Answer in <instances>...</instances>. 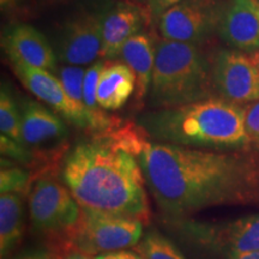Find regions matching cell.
Wrapping results in <instances>:
<instances>
[{"label":"cell","mask_w":259,"mask_h":259,"mask_svg":"<svg viewBox=\"0 0 259 259\" xmlns=\"http://www.w3.org/2000/svg\"><path fill=\"white\" fill-rule=\"evenodd\" d=\"M219 0H183L160 17L161 35L163 38L185 44L199 45L216 31Z\"/></svg>","instance_id":"9"},{"label":"cell","mask_w":259,"mask_h":259,"mask_svg":"<svg viewBox=\"0 0 259 259\" xmlns=\"http://www.w3.org/2000/svg\"><path fill=\"white\" fill-rule=\"evenodd\" d=\"M14 259H54L53 254L45 251H28L17 255Z\"/></svg>","instance_id":"28"},{"label":"cell","mask_w":259,"mask_h":259,"mask_svg":"<svg viewBox=\"0 0 259 259\" xmlns=\"http://www.w3.org/2000/svg\"><path fill=\"white\" fill-rule=\"evenodd\" d=\"M138 160L163 218L202 210L259 204V150H210L148 141L138 128L112 134Z\"/></svg>","instance_id":"1"},{"label":"cell","mask_w":259,"mask_h":259,"mask_svg":"<svg viewBox=\"0 0 259 259\" xmlns=\"http://www.w3.org/2000/svg\"><path fill=\"white\" fill-rule=\"evenodd\" d=\"M212 84L218 97L235 105L259 100V69L240 51H221L212 63Z\"/></svg>","instance_id":"10"},{"label":"cell","mask_w":259,"mask_h":259,"mask_svg":"<svg viewBox=\"0 0 259 259\" xmlns=\"http://www.w3.org/2000/svg\"><path fill=\"white\" fill-rule=\"evenodd\" d=\"M155 109L170 108L215 97L212 64L198 45L161 40L149 88Z\"/></svg>","instance_id":"4"},{"label":"cell","mask_w":259,"mask_h":259,"mask_svg":"<svg viewBox=\"0 0 259 259\" xmlns=\"http://www.w3.org/2000/svg\"><path fill=\"white\" fill-rule=\"evenodd\" d=\"M138 126L158 143L210 150L252 147L245 127V108L221 97L154 109L139 116Z\"/></svg>","instance_id":"3"},{"label":"cell","mask_w":259,"mask_h":259,"mask_svg":"<svg viewBox=\"0 0 259 259\" xmlns=\"http://www.w3.org/2000/svg\"><path fill=\"white\" fill-rule=\"evenodd\" d=\"M29 211L32 227L47 239L52 253L69 250L70 239L82 220L83 209L63 181L44 174L32 181Z\"/></svg>","instance_id":"6"},{"label":"cell","mask_w":259,"mask_h":259,"mask_svg":"<svg viewBox=\"0 0 259 259\" xmlns=\"http://www.w3.org/2000/svg\"><path fill=\"white\" fill-rule=\"evenodd\" d=\"M105 15L82 14L67 21L57 40L56 54L65 65L87 66L102 56Z\"/></svg>","instance_id":"11"},{"label":"cell","mask_w":259,"mask_h":259,"mask_svg":"<svg viewBox=\"0 0 259 259\" xmlns=\"http://www.w3.org/2000/svg\"><path fill=\"white\" fill-rule=\"evenodd\" d=\"M143 259H187L178 246L157 229H149L135 247Z\"/></svg>","instance_id":"19"},{"label":"cell","mask_w":259,"mask_h":259,"mask_svg":"<svg viewBox=\"0 0 259 259\" xmlns=\"http://www.w3.org/2000/svg\"><path fill=\"white\" fill-rule=\"evenodd\" d=\"M144 17L137 6L128 3H119L103 17L102 24V58L113 59L118 57L124 45L138 34Z\"/></svg>","instance_id":"14"},{"label":"cell","mask_w":259,"mask_h":259,"mask_svg":"<svg viewBox=\"0 0 259 259\" xmlns=\"http://www.w3.org/2000/svg\"><path fill=\"white\" fill-rule=\"evenodd\" d=\"M0 130L2 135L23 143L21 131V109L4 87L0 93Z\"/></svg>","instance_id":"20"},{"label":"cell","mask_w":259,"mask_h":259,"mask_svg":"<svg viewBox=\"0 0 259 259\" xmlns=\"http://www.w3.org/2000/svg\"><path fill=\"white\" fill-rule=\"evenodd\" d=\"M21 2L22 0H0V5H2L3 10H8L10 8H14Z\"/></svg>","instance_id":"29"},{"label":"cell","mask_w":259,"mask_h":259,"mask_svg":"<svg viewBox=\"0 0 259 259\" xmlns=\"http://www.w3.org/2000/svg\"><path fill=\"white\" fill-rule=\"evenodd\" d=\"M57 76L63 84L65 92L77 105L87 108L84 105L83 82L87 69L84 66H74V65H64L57 66ZM88 109V108H87Z\"/></svg>","instance_id":"21"},{"label":"cell","mask_w":259,"mask_h":259,"mask_svg":"<svg viewBox=\"0 0 259 259\" xmlns=\"http://www.w3.org/2000/svg\"><path fill=\"white\" fill-rule=\"evenodd\" d=\"M94 259H143V257L135 250H121L97 254Z\"/></svg>","instance_id":"26"},{"label":"cell","mask_w":259,"mask_h":259,"mask_svg":"<svg viewBox=\"0 0 259 259\" xmlns=\"http://www.w3.org/2000/svg\"><path fill=\"white\" fill-rule=\"evenodd\" d=\"M136 90V77L125 63L106 64L97 84V105L105 111L121 108Z\"/></svg>","instance_id":"16"},{"label":"cell","mask_w":259,"mask_h":259,"mask_svg":"<svg viewBox=\"0 0 259 259\" xmlns=\"http://www.w3.org/2000/svg\"><path fill=\"white\" fill-rule=\"evenodd\" d=\"M183 2V0H153L150 3L151 4V11L155 16H160L163 14L164 11H167L168 9H170L171 6H174L178 3Z\"/></svg>","instance_id":"27"},{"label":"cell","mask_w":259,"mask_h":259,"mask_svg":"<svg viewBox=\"0 0 259 259\" xmlns=\"http://www.w3.org/2000/svg\"><path fill=\"white\" fill-rule=\"evenodd\" d=\"M251 58H252V60L254 61V64L257 65L258 69H259V50H258L257 52H254V53L252 54V57H251Z\"/></svg>","instance_id":"31"},{"label":"cell","mask_w":259,"mask_h":259,"mask_svg":"<svg viewBox=\"0 0 259 259\" xmlns=\"http://www.w3.org/2000/svg\"><path fill=\"white\" fill-rule=\"evenodd\" d=\"M156 47L153 38L144 32H138L126 42L120 52V58L136 77V96L143 100L150 88L151 77L156 58Z\"/></svg>","instance_id":"17"},{"label":"cell","mask_w":259,"mask_h":259,"mask_svg":"<svg viewBox=\"0 0 259 259\" xmlns=\"http://www.w3.org/2000/svg\"><path fill=\"white\" fill-rule=\"evenodd\" d=\"M234 259H259V250L258 251H253V252H248V253L241 254L239 257H236Z\"/></svg>","instance_id":"30"},{"label":"cell","mask_w":259,"mask_h":259,"mask_svg":"<svg viewBox=\"0 0 259 259\" xmlns=\"http://www.w3.org/2000/svg\"><path fill=\"white\" fill-rule=\"evenodd\" d=\"M167 228L199 254L215 259H234L259 250V215L232 222H205L187 218H163Z\"/></svg>","instance_id":"5"},{"label":"cell","mask_w":259,"mask_h":259,"mask_svg":"<svg viewBox=\"0 0 259 259\" xmlns=\"http://www.w3.org/2000/svg\"><path fill=\"white\" fill-rule=\"evenodd\" d=\"M11 66L22 84L41 101L50 105L65 120L83 130H107L112 120L105 114H95L77 105L65 92L58 77L48 70L37 69L27 64L11 61Z\"/></svg>","instance_id":"8"},{"label":"cell","mask_w":259,"mask_h":259,"mask_svg":"<svg viewBox=\"0 0 259 259\" xmlns=\"http://www.w3.org/2000/svg\"><path fill=\"white\" fill-rule=\"evenodd\" d=\"M216 31L236 51L259 50V0H223L220 4Z\"/></svg>","instance_id":"12"},{"label":"cell","mask_w":259,"mask_h":259,"mask_svg":"<svg viewBox=\"0 0 259 259\" xmlns=\"http://www.w3.org/2000/svg\"><path fill=\"white\" fill-rule=\"evenodd\" d=\"M141 2H149V3H151V2H153V0H141Z\"/></svg>","instance_id":"32"},{"label":"cell","mask_w":259,"mask_h":259,"mask_svg":"<svg viewBox=\"0 0 259 259\" xmlns=\"http://www.w3.org/2000/svg\"><path fill=\"white\" fill-rule=\"evenodd\" d=\"M245 127L252 145L259 150V100L245 107Z\"/></svg>","instance_id":"25"},{"label":"cell","mask_w":259,"mask_h":259,"mask_svg":"<svg viewBox=\"0 0 259 259\" xmlns=\"http://www.w3.org/2000/svg\"><path fill=\"white\" fill-rule=\"evenodd\" d=\"M3 47L10 61L27 64L42 70L57 67L56 51L47 37L36 28L18 24L9 29L3 37Z\"/></svg>","instance_id":"13"},{"label":"cell","mask_w":259,"mask_h":259,"mask_svg":"<svg viewBox=\"0 0 259 259\" xmlns=\"http://www.w3.org/2000/svg\"><path fill=\"white\" fill-rule=\"evenodd\" d=\"M21 131L22 141L29 147H40L51 141L64 138L67 127L50 109L34 100L24 99L21 105Z\"/></svg>","instance_id":"15"},{"label":"cell","mask_w":259,"mask_h":259,"mask_svg":"<svg viewBox=\"0 0 259 259\" xmlns=\"http://www.w3.org/2000/svg\"><path fill=\"white\" fill-rule=\"evenodd\" d=\"M144 235L139 220L83 210L78 227L70 239V248L87 255L135 248Z\"/></svg>","instance_id":"7"},{"label":"cell","mask_w":259,"mask_h":259,"mask_svg":"<svg viewBox=\"0 0 259 259\" xmlns=\"http://www.w3.org/2000/svg\"><path fill=\"white\" fill-rule=\"evenodd\" d=\"M31 174L23 168L2 164L0 171V191L2 193L16 192L25 194L31 186Z\"/></svg>","instance_id":"22"},{"label":"cell","mask_w":259,"mask_h":259,"mask_svg":"<svg viewBox=\"0 0 259 259\" xmlns=\"http://www.w3.org/2000/svg\"><path fill=\"white\" fill-rule=\"evenodd\" d=\"M27 147L28 145L16 142L8 136H0V148H2L3 156L11 158L12 161L18 162L21 164H30L34 160L31 151Z\"/></svg>","instance_id":"24"},{"label":"cell","mask_w":259,"mask_h":259,"mask_svg":"<svg viewBox=\"0 0 259 259\" xmlns=\"http://www.w3.org/2000/svg\"><path fill=\"white\" fill-rule=\"evenodd\" d=\"M106 63L103 60H96L89 67H87L85 76H84L83 82V96L84 105L90 112L95 114H102L99 111V105H97V84H99L100 76H101L102 70L105 69Z\"/></svg>","instance_id":"23"},{"label":"cell","mask_w":259,"mask_h":259,"mask_svg":"<svg viewBox=\"0 0 259 259\" xmlns=\"http://www.w3.org/2000/svg\"><path fill=\"white\" fill-rule=\"evenodd\" d=\"M24 194L0 193V254L4 259L22 240L24 231Z\"/></svg>","instance_id":"18"},{"label":"cell","mask_w":259,"mask_h":259,"mask_svg":"<svg viewBox=\"0 0 259 259\" xmlns=\"http://www.w3.org/2000/svg\"><path fill=\"white\" fill-rule=\"evenodd\" d=\"M60 178L83 210L143 223L150 220L143 170L111 135L74 145L64 158Z\"/></svg>","instance_id":"2"}]
</instances>
